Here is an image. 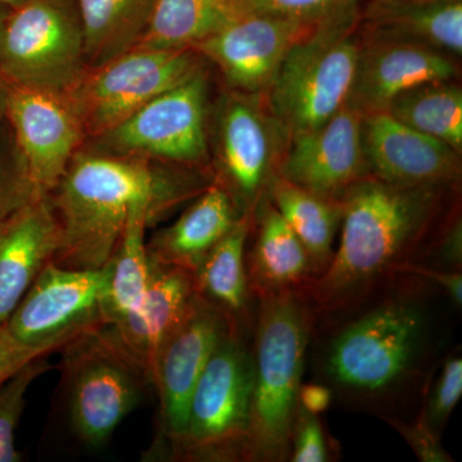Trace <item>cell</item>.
Instances as JSON below:
<instances>
[{"mask_svg":"<svg viewBox=\"0 0 462 462\" xmlns=\"http://www.w3.org/2000/svg\"><path fill=\"white\" fill-rule=\"evenodd\" d=\"M291 443V461H328V447L321 422L319 421L318 416L307 412L300 406H298Z\"/></svg>","mask_w":462,"mask_h":462,"instance_id":"obj_33","label":"cell"},{"mask_svg":"<svg viewBox=\"0 0 462 462\" xmlns=\"http://www.w3.org/2000/svg\"><path fill=\"white\" fill-rule=\"evenodd\" d=\"M316 21L251 12L193 50L217 67L230 90L266 96L289 50Z\"/></svg>","mask_w":462,"mask_h":462,"instance_id":"obj_14","label":"cell"},{"mask_svg":"<svg viewBox=\"0 0 462 462\" xmlns=\"http://www.w3.org/2000/svg\"><path fill=\"white\" fill-rule=\"evenodd\" d=\"M8 124L0 132V220L39 196Z\"/></svg>","mask_w":462,"mask_h":462,"instance_id":"obj_31","label":"cell"},{"mask_svg":"<svg viewBox=\"0 0 462 462\" xmlns=\"http://www.w3.org/2000/svg\"><path fill=\"white\" fill-rule=\"evenodd\" d=\"M7 124L33 187L50 194L87 142L66 96L11 87Z\"/></svg>","mask_w":462,"mask_h":462,"instance_id":"obj_15","label":"cell"},{"mask_svg":"<svg viewBox=\"0 0 462 462\" xmlns=\"http://www.w3.org/2000/svg\"><path fill=\"white\" fill-rule=\"evenodd\" d=\"M88 69L76 0H26L11 9L0 39V75L12 88L66 96Z\"/></svg>","mask_w":462,"mask_h":462,"instance_id":"obj_7","label":"cell"},{"mask_svg":"<svg viewBox=\"0 0 462 462\" xmlns=\"http://www.w3.org/2000/svg\"><path fill=\"white\" fill-rule=\"evenodd\" d=\"M462 396V360L461 357L449 358L443 365L442 372L428 404L425 421L437 431V428L445 424Z\"/></svg>","mask_w":462,"mask_h":462,"instance_id":"obj_32","label":"cell"},{"mask_svg":"<svg viewBox=\"0 0 462 462\" xmlns=\"http://www.w3.org/2000/svg\"><path fill=\"white\" fill-rule=\"evenodd\" d=\"M331 402L330 389L321 384L300 385L298 404L312 415L327 411Z\"/></svg>","mask_w":462,"mask_h":462,"instance_id":"obj_38","label":"cell"},{"mask_svg":"<svg viewBox=\"0 0 462 462\" xmlns=\"http://www.w3.org/2000/svg\"><path fill=\"white\" fill-rule=\"evenodd\" d=\"M361 0H340L294 42L267 91V106L288 138L318 129L351 94L363 36Z\"/></svg>","mask_w":462,"mask_h":462,"instance_id":"obj_3","label":"cell"},{"mask_svg":"<svg viewBox=\"0 0 462 462\" xmlns=\"http://www.w3.org/2000/svg\"><path fill=\"white\" fill-rule=\"evenodd\" d=\"M451 56L413 42L364 39L348 105L370 115L384 112L406 90L433 81L455 80Z\"/></svg>","mask_w":462,"mask_h":462,"instance_id":"obj_18","label":"cell"},{"mask_svg":"<svg viewBox=\"0 0 462 462\" xmlns=\"http://www.w3.org/2000/svg\"><path fill=\"white\" fill-rule=\"evenodd\" d=\"M109 270L67 269L50 263L20 300L7 328L23 345L44 354L107 324Z\"/></svg>","mask_w":462,"mask_h":462,"instance_id":"obj_11","label":"cell"},{"mask_svg":"<svg viewBox=\"0 0 462 462\" xmlns=\"http://www.w3.org/2000/svg\"><path fill=\"white\" fill-rule=\"evenodd\" d=\"M42 356L48 355L21 343L12 336L7 325L0 322V384Z\"/></svg>","mask_w":462,"mask_h":462,"instance_id":"obj_36","label":"cell"},{"mask_svg":"<svg viewBox=\"0 0 462 462\" xmlns=\"http://www.w3.org/2000/svg\"><path fill=\"white\" fill-rule=\"evenodd\" d=\"M251 12L245 0H157L135 48L193 50Z\"/></svg>","mask_w":462,"mask_h":462,"instance_id":"obj_24","label":"cell"},{"mask_svg":"<svg viewBox=\"0 0 462 462\" xmlns=\"http://www.w3.org/2000/svg\"><path fill=\"white\" fill-rule=\"evenodd\" d=\"M442 187H401L366 176L343 193L339 245L310 285L321 306H334L367 282L406 263L437 211Z\"/></svg>","mask_w":462,"mask_h":462,"instance_id":"obj_2","label":"cell"},{"mask_svg":"<svg viewBox=\"0 0 462 462\" xmlns=\"http://www.w3.org/2000/svg\"><path fill=\"white\" fill-rule=\"evenodd\" d=\"M205 58L188 50H134L88 69L66 98L87 141L120 124L149 100L205 69Z\"/></svg>","mask_w":462,"mask_h":462,"instance_id":"obj_8","label":"cell"},{"mask_svg":"<svg viewBox=\"0 0 462 462\" xmlns=\"http://www.w3.org/2000/svg\"><path fill=\"white\" fill-rule=\"evenodd\" d=\"M242 216L227 191L212 181L175 223L149 239V257L194 273Z\"/></svg>","mask_w":462,"mask_h":462,"instance_id":"obj_22","label":"cell"},{"mask_svg":"<svg viewBox=\"0 0 462 462\" xmlns=\"http://www.w3.org/2000/svg\"><path fill=\"white\" fill-rule=\"evenodd\" d=\"M263 94L231 90L218 103L215 118V179L242 215H249L273 173L287 133L264 108Z\"/></svg>","mask_w":462,"mask_h":462,"instance_id":"obj_12","label":"cell"},{"mask_svg":"<svg viewBox=\"0 0 462 462\" xmlns=\"http://www.w3.org/2000/svg\"><path fill=\"white\" fill-rule=\"evenodd\" d=\"M363 145L367 172L388 184L445 187L461 176L458 152L387 112L364 116Z\"/></svg>","mask_w":462,"mask_h":462,"instance_id":"obj_17","label":"cell"},{"mask_svg":"<svg viewBox=\"0 0 462 462\" xmlns=\"http://www.w3.org/2000/svg\"><path fill=\"white\" fill-rule=\"evenodd\" d=\"M60 351L69 428L84 445H106L153 388L147 370L107 324L87 331Z\"/></svg>","mask_w":462,"mask_h":462,"instance_id":"obj_5","label":"cell"},{"mask_svg":"<svg viewBox=\"0 0 462 462\" xmlns=\"http://www.w3.org/2000/svg\"><path fill=\"white\" fill-rule=\"evenodd\" d=\"M309 338V311L294 291L261 298L245 460H287Z\"/></svg>","mask_w":462,"mask_h":462,"instance_id":"obj_4","label":"cell"},{"mask_svg":"<svg viewBox=\"0 0 462 462\" xmlns=\"http://www.w3.org/2000/svg\"><path fill=\"white\" fill-rule=\"evenodd\" d=\"M364 39L413 42L462 53V0H366L361 5Z\"/></svg>","mask_w":462,"mask_h":462,"instance_id":"obj_21","label":"cell"},{"mask_svg":"<svg viewBox=\"0 0 462 462\" xmlns=\"http://www.w3.org/2000/svg\"><path fill=\"white\" fill-rule=\"evenodd\" d=\"M9 96H11V85L0 75V132L7 125Z\"/></svg>","mask_w":462,"mask_h":462,"instance_id":"obj_40","label":"cell"},{"mask_svg":"<svg viewBox=\"0 0 462 462\" xmlns=\"http://www.w3.org/2000/svg\"><path fill=\"white\" fill-rule=\"evenodd\" d=\"M45 357L36 358L0 384V462L23 461V454L16 447V430L30 385L51 369Z\"/></svg>","mask_w":462,"mask_h":462,"instance_id":"obj_30","label":"cell"},{"mask_svg":"<svg viewBox=\"0 0 462 462\" xmlns=\"http://www.w3.org/2000/svg\"><path fill=\"white\" fill-rule=\"evenodd\" d=\"M425 321L415 305L391 302L351 322L331 340L325 370L339 387L373 394L393 387L420 352Z\"/></svg>","mask_w":462,"mask_h":462,"instance_id":"obj_10","label":"cell"},{"mask_svg":"<svg viewBox=\"0 0 462 462\" xmlns=\"http://www.w3.org/2000/svg\"><path fill=\"white\" fill-rule=\"evenodd\" d=\"M438 254L442 258L443 263L457 269L461 266L462 261V226L461 220L456 221L449 230L447 231L445 238L440 242Z\"/></svg>","mask_w":462,"mask_h":462,"instance_id":"obj_39","label":"cell"},{"mask_svg":"<svg viewBox=\"0 0 462 462\" xmlns=\"http://www.w3.org/2000/svg\"><path fill=\"white\" fill-rule=\"evenodd\" d=\"M249 230L251 216H242L193 273L196 293L217 307L236 327L247 311L251 291L245 264Z\"/></svg>","mask_w":462,"mask_h":462,"instance_id":"obj_26","label":"cell"},{"mask_svg":"<svg viewBox=\"0 0 462 462\" xmlns=\"http://www.w3.org/2000/svg\"><path fill=\"white\" fill-rule=\"evenodd\" d=\"M156 223V215L145 206L136 207L127 220L123 236L107 263V324L129 315L144 296L151 270L145 234L148 227Z\"/></svg>","mask_w":462,"mask_h":462,"instance_id":"obj_28","label":"cell"},{"mask_svg":"<svg viewBox=\"0 0 462 462\" xmlns=\"http://www.w3.org/2000/svg\"><path fill=\"white\" fill-rule=\"evenodd\" d=\"M234 327L236 325L217 307L194 293L181 320L163 340L152 364V387L160 404V437L148 458L166 457L181 437L200 374L216 346Z\"/></svg>","mask_w":462,"mask_h":462,"instance_id":"obj_13","label":"cell"},{"mask_svg":"<svg viewBox=\"0 0 462 462\" xmlns=\"http://www.w3.org/2000/svg\"><path fill=\"white\" fill-rule=\"evenodd\" d=\"M254 209L256 240L245 258L249 288L261 298L294 291L312 275L309 254L272 200L263 197Z\"/></svg>","mask_w":462,"mask_h":462,"instance_id":"obj_23","label":"cell"},{"mask_svg":"<svg viewBox=\"0 0 462 462\" xmlns=\"http://www.w3.org/2000/svg\"><path fill=\"white\" fill-rule=\"evenodd\" d=\"M25 2L26 0H0V3H3V5H7L11 9L20 7Z\"/></svg>","mask_w":462,"mask_h":462,"instance_id":"obj_42","label":"cell"},{"mask_svg":"<svg viewBox=\"0 0 462 462\" xmlns=\"http://www.w3.org/2000/svg\"><path fill=\"white\" fill-rule=\"evenodd\" d=\"M252 12L316 21L336 7L340 0H245Z\"/></svg>","mask_w":462,"mask_h":462,"instance_id":"obj_34","label":"cell"},{"mask_svg":"<svg viewBox=\"0 0 462 462\" xmlns=\"http://www.w3.org/2000/svg\"><path fill=\"white\" fill-rule=\"evenodd\" d=\"M149 264L148 287L139 305L121 320L107 325L151 379L158 348L181 320L196 288L189 270L161 263L151 257Z\"/></svg>","mask_w":462,"mask_h":462,"instance_id":"obj_20","label":"cell"},{"mask_svg":"<svg viewBox=\"0 0 462 462\" xmlns=\"http://www.w3.org/2000/svg\"><path fill=\"white\" fill-rule=\"evenodd\" d=\"M207 120L208 80L202 69L85 145L118 156L199 169L209 157Z\"/></svg>","mask_w":462,"mask_h":462,"instance_id":"obj_9","label":"cell"},{"mask_svg":"<svg viewBox=\"0 0 462 462\" xmlns=\"http://www.w3.org/2000/svg\"><path fill=\"white\" fill-rule=\"evenodd\" d=\"M254 355L234 327L207 361L191 393L184 431L169 460H245L254 393Z\"/></svg>","mask_w":462,"mask_h":462,"instance_id":"obj_6","label":"cell"},{"mask_svg":"<svg viewBox=\"0 0 462 462\" xmlns=\"http://www.w3.org/2000/svg\"><path fill=\"white\" fill-rule=\"evenodd\" d=\"M361 2H364V0H361Z\"/></svg>","mask_w":462,"mask_h":462,"instance_id":"obj_43","label":"cell"},{"mask_svg":"<svg viewBox=\"0 0 462 462\" xmlns=\"http://www.w3.org/2000/svg\"><path fill=\"white\" fill-rule=\"evenodd\" d=\"M384 112L461 153L462 90L454 80L433 81L406 90Z\"/></svg>","mask_w":462,"mask_h":462,"instance_id":"obj_29","label":"cell"},{"mask_svg":"<svg viewBox=\"0 0 462 462\" xmlns=\"http://www.w3.org/2000/svg\"><path fill=\"white\" fill-rule=\"evenodd\" d=\"M396 272L415 273V275L421 276V278L430 279V281L439 285L451 297L456 305L461 306L462 275L457 270H455V272H439V270L430 269V267L406 263L398 266Z\"/></svg>","mask_w":462,"mask_h":462,"instance_id":"obj_37","label":"cell"},{"mask_svg":"<svg viewBox=\"0 0 462 462\" xmlns=\"http://www.w3.org/2000/svg\"><path fill=\"white\" fill-rule=\"evenodd\" d=\"M212 181L194 167L118 156L84 144L48 194L60 227L53 263L67 269L105 267L136 207H148L160 221Z\"/></svg>","mask_w":462,"mask_h":462,"instance_id":"obj_1","label":"cell"},{"mask_svg":"<svg viewBox=\"0 0 462 462\" xmlns=\"http://www.w3.org/2000/svg\"><path fill=\"white\" fill-rule=\"evenodd\" d=\"M89 69L134 50L141 42L157 0H76Z\"/></svg>","mask_w":462,"mask_h":462,"instance_id":"obj_27","label":"cell"},{"mask_svg":"<svg viewBox=\"0 0 462 462\" xmlns=\"http://www.w3.org/2000/svg\"><path fill=\"white\" fill-rule=\"evenodd\" d=\"M60 248V227L48 194L0 220V322L7 324L26 291Z\"/></svg>","mask_w":462,"mask_h":462,"instance_id":"obj_19","label":"cell"},{"mask_svg":"<svg viewBox=\"0 0 462 462\" xmlns=\"http://www.w3.org/2000/svg\"><path fill=\"white\" fill-rule=\"evenodd\" d=\"M393 427L400 431L406 442L418 456L419 460L424 462H449L451 456L447 454L440 446L437 437V431L425 421V419L413 425H404L400 421L392 422Z\"/></svg>","mask_w":462,"mask_h":462,"instance_id":"obj_35","label":"cell"},{"mask_svg":"<svg viewBox=\"0 0 462 462\" xmlns=\"http://www.w3.org/2000/svg\"><path fill=\"white\" fill-rule=\"evenodd\" d=\"M264 191L302 242L311 261L312 273L318 278L333 258L334 238L342 220L339 200L297 187L278 173H273Z\"/></svg>","mask_w":462,"mask_h":462,"instance_id":"obj_25","label":"cell"},{"mask_svg":"<svg viewBox=\"0 0 462 462\" xmlns=\"http://www.w3.org/2000/svg\"><path fill=\"white\" fill-rule=\"evenodd\" d=\"M364 115L348 103L318 129L288 138L276 173L325 199L338 200L369 176L363 145Z\"/></svg>","mask_w":462,"mask_h":462,"instance_id":"obj_16","label":"cell"},{"mask_svg":"<svg viewBox=\"0 0 462 462\" xmlns=\"http://www.w3.org/2000/svg\"><path fill=\"white\" fill-rule=\"evenodd\" d=\"M9 12H11V8L0 3V39H2L3 30H5V21H7Z\"/></svg>","mask_w":462,"mask_h":462,"instance_id":"obj_41","label":"cell"}]
</instances>
